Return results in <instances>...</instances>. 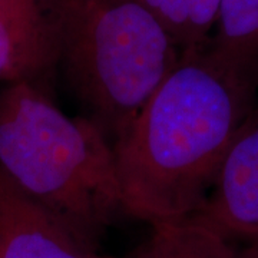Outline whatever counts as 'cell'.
<instances>
[{
  "label": "cell",
  "mask_w": 258,
  "mask_h": 258,
  "mask_svg": "<svg viewBox=\"0 0 258 258\" xmlns=\"http://www.w3.org/2000/svg\"><path fill=\"white\" fill-rule=\"evenodd\" d=\"M257 95V85L208 43L181 53L112 144L125 215L154 225L200 211Z\"/></svg>",
  "instance_id": "obj_1"
},
{
  "label": "cell",
  "mask_w": 258,
  "mask_h": 258,
  "mask_svg": "<svg viewBox=\"0 0 258 258\" xmlns=\"http://www.w3.org/2000/svg\"><path fill=\"white\" fill-rule=\"evenodd\" d=\"M0 171L93 251L125 214L111 141L37 85L0 89Z\"/></svg>",
  "instance_id": "obj_2"
},
{
  "label": "cell",
  "mask_w": 258,
  "mask_h": 258,
  "mask_svg": "<svg viewBox=\"0 0 258 258\" xmlns=\"http://www.w3.org/2000/svg\"><path fill=\"white\" fill-rule=\"evenodd\" d=\"M179 57L172 37L137 0H76L59 69L85 118L113 144Z\"/></svg>",
  "instance_id": "obj_3"
},
{
  "label": "cell",
  "mask_w": 258,
  "mask_h": 258,
  "mask_svg": "<svg viewBox=\"0 0 258 258\" xmlns=\"http://www.w3.org/2000/svg\"><path fill=\"white\" fill-rule=\"evenodd\" d=\"M76 0H0V82L46 89Z\"/></svg>",
  "instance_id": "obj_4"
},
{
  "label": "cell",
  "mask_w": 258,
  "mask_h": 258,
  "mask_svg": "<svg viewBox=\"0 0 258 258\" xmlns=\"http://www.w3.org/2000/svg\"><path fill=\"white\" fill-rule=\"evenodd\" d=\"M192 218L234 242L258 245V105L232 139L205 203Z\"/></svg>",
  "instance_id": "obj_5"
},
{
  "label": "cell",
  "mask_w": 258,
  "mask_h": 258,
  "mask_svg": "<svg viewBox=\"0 0 258 258\" xmlns=\"http://www.w3.org/2000/svg\"><path fill=\"white\" fill-rule=\"evenodd\" d=\"M0 258H106L0 171Z\"/></svg>",
  "instance_id": "obj_6"
},
{
  "label": "cell",
  "mask_w": 258,
  "mask_h": 258,
  "mask_svg": "<svg viewBox=\"0 0 258 258\" xmlns=\"http://www.w3.org/2000/svg\"><path fill=\"white\" fill-rule=\"evenodd\" d=\"M135 252L142 258H258V245L238 248L234 241L188 217L151 225L148 240Z\"/></svg>",
  "instance_id": "obj_7"
},
{
  "label": "cell",
  "mask_w": 258,
  "mask_h": 258,
  "mask_svg": "<svg viewBox=\"0 0 258 258\" xmlns=\"http://www.w3.org/2000/svg\"><path fill=\"white\" fill-rule=\"evenodd\" d=\"M208 46L258 86V0H222Z\"/></svg>",
  "instance_id": "obj_8"
},
{
  "label": "cell",
  "mask_w": 258,
  "mask_h": 258,
  "mask_svg": "<svg viewBox=\"0 0 258 258\" xmlns=\"http://www.w3.org/2000/svg\"><path fill=\"white\" fill-rule=\"evenodd\" d=\"M164 26L181 53L205 46L217 26L222 0H137Z\"/></svg>",
  "instance_id": "obj_9"
},
{
  "label": "cell",
  "mask_w": 258,
  "mask_h": 258,
  "mask_svg": "<svg viewBox=\"0 0 258 258\" xmlns=\"http://www.w3.org/2000/svg\"><path fill=\"white\" fill-rule=\"evenodd\" d=\"M131 258H142V257H139L137 252H134V254H132V257H131Z\"/></svg>",
  "instance_id": "obj_10"
}]
</instances>
